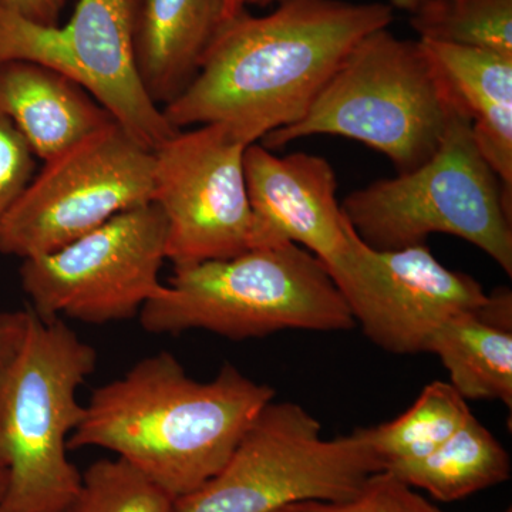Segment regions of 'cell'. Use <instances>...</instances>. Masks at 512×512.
<instances>
[{"mask_svg": "<svg viewBox=\"0 0 512 512\" xmlns=\"http://www.w3.org/2000/svg\"><path fill=\"white\" fill-rule=\"evenodd\" d=\"M227 2V16L228 20L235 18L239 13L244 12L248 5L265 6L272 5L275 0H225Z\"/></svg>", "mask_w": 512, "mask_h": 512, "instance_id": "26", "label": "cell"}, {"mask_svg": "<svg viewBox=\"0 0 512 512\" xmlns=\"http://www.w3.org/2000/svg\"><path fill=\"white\" fill-rule=\"evenodd\" d=\"M175 500L124 458L99 460L82 474L67 512H173Z\"/></svg>", "mask_w": 512, "mask_h": 512, "instance_id": "21", "label": "cell"}, {"mask_svg": "<svg viewBox=\"0 0 512 512\" xmlns=\"http://www.w3.org/2000/svg\"><path fill=\"white\" fill-rule=\"evenodd\" d=\"M420 42L470 119L477 148L500 178L512 205V56L477 47Z\"/></svg>", "mask_w": 512, "mask_h": 512, "instance_id": "16", "label": "cell"}, {"mask_svg": "<svg viewBox=\"0 0 512 512\" xmlns=\"http://www.w3.org/2000/svg\"><path fill=\"white\" fill-rule=\"evenodd\" d=\"M357 237L377 251L448 234L476 245L512 275V205L458 114L439 150L407 173L353 191L340 204Z\"/></svg>", "mask_w": 512, "mask_h": 512, "instance_id": "6", "label": "cell"}, {"mask_svg": "<svg viewBox=\"0 0 512 512\" xmlns=\"http://www.w3.org/2000/svg\"><path fill=\"white\" fill-rule=\"evenodd\" d=\"M0 113L43 163L116 121L80 84L30 62L0 64Z\"/></svg>", "mask_w": 512, "mask_h": 512, "instance_id": "15", "label": "cell"}, {"mask_svg": "<svg viewBox=\"0 0 512 512\" xmlns=\"http://www.w3.org/2000/svg\"><path fill=\"white\" fill-rule=\"evenodd\" d=\"M335 284L356 325L393 355L426 353L444 322L477 311L488 296L476 279L441 264L427 244L377 251L359 237L349 268Z\"/></svg>", "mask_w": 512, "mask_h": 512, "instance_id": "12", "label": "cell"}, {"mask_svg": "<svg viewBox=\"0 0 512 512\" xmlns=\"http://www.w3.org/2000/svg\"><path fill=\"white\" fill-rule=\"evenodd\" d=\"M96 367V349L63 319L32 311L22 349L0 369V468L9 473L0 512H67L82 484L67 458L84 416L77 390Z\"/></svg>", "mask_w": 512, "mask_h": 512, "instance_id": "5", "label": "cell"}, {"mask_svg": "<svg viewBox=\"0 0 512 512\" xmlns=\"http://www.w3.org/2000/svg\"><path fill=\"white\" fill-rule=\"evenodd\" d=\"M414 491L386 471L370 478L356 497L343 501L308 500L275 512H413Z\"/></svg>", "mask_w": 512, "mask_h": 512, "instance_id": "22", "label": "cell"}, {"mask_svg": "<svg viewBox=\"0 0 512 512\" xmlns=\"http://www.w3.org/2000/svg\"><path fill=\"white\" fill-rule=\"evenodd\" d=\"M35 173V154L12 121L0 113V224Z\"/></svg>", "mask_w": 512, "mask_h": 512, "instance_id": "23", "label": "cell"}, {"mask_svg": "<svg viewBox=\"0 0 512 512\" xmlns=\"http://www.w3.org/2000/svg\"><path fill=\"white\" fill-rule=\"evenodd\" d=\"M138 0H77L69 22L45 26L0 6V64L30 62L80 84L124 130L157 150L178 130L138 76L134 22Z\"/></svg>", "mask_w": 512, "mask_h": 512, "instance_id": "11", "label": "cell"}, {"mask_svg": "<svg viewBox=\"0 0 512 512\" xmlns=\"http://www.w3.org/2000/svg\"><path fill=\"white\" fill-rule=\"evenodd\" d=\"M426 2V0H389L387 5L392 9L404 10V12L412 13L414 10L419 8L421 3Z\"/></svg>", "mask_w": 512, "mask_h": 512, "instance_id": "27", "label": "cell"}, {"mask_svg": "<svg viewBox=\"0 0 512 512\" xmlns=\"http://www.w3.org/2000/svg\"><path fill=\"white\" fill-rule=\"evenodd\" d=\"M413 512H443L440 511L439 508L431 505L429 501L424 500L421 495L414 493L413 498Z\"/></svg>", "mask_w": 512, "mask_h": 512, "instance_id": "28", "label": "cell"}, {"mask_svg": "<svg viewBox=\"0 0 512 512\" xmlns=\"http://www.w3.org/2000/svg\"><path fill=\"white\" fill-rule=\"evenodd\" d=\"M410 15L420 40L512 56V0H426Z\"/></svg>", "mask_w": 512, "mask_h": 512, "instance_id": "20", "label": "cell"}, {"mask_svg": "<svg viewBox=\"0 0 512 512\" xmlns=\"http://www.w3.org/2000/svg\"><path fill=\"white\" fill-rule=\"evenodd\" d=\"M367 429L325 440L301 404L269 402L217 476L173 512H275L301 501L356 497L382 473Z\"/></svg>", "mask_w": 512, "mask_h": 512, "instance_id": "7", "label": "cell"}, {"mask_svg": "<svg viewBox=\"0 0 512 512\" xmlns=\"http://www.w3.org/2000/svg\"><path fill=\"white\" fill-rule=\"evenodd\" d=\"M458 114L463 110L423 43L380 29L353 47L302 120L269 134L262 146L352 138L407 173L436 154Z\"/></svg>", "mask_w": 512, "mask_h": 512, "instance_id": "4", "label": "cell"}, {"mask_svg": "<svg viewBox=\"0 0 512 512\" xmlns=\"http://www.w3.org/2000/svg\"><path fill=\"white\" fill-rule=\"evenodd\" d=\"M69 0H0V6L37 25L56 26Z\"/></svg>", "mask_w": 512, "mask_h": 512, "instance_id": "25", "label": "cell"}, {"mask_svg": "<svg viewBox=\"0 0 512 512\" xmlns=\"http://www.w3.org/2000/svg\"><path fill=\"white\" fill-rule=\"evenodd\" d=\"M436 355L464 399L497 400L512 407V329L494 325L477 311L458 313L431 336Z\"/></svg>", "mask_w": 512, "mask_h": 512, "instance_id": "17", "label": "cell"}, {"mask_svg": "<svg viewBox=\"0 0 512 512\" xmlns=\"http://www.w3.org/2000/svg\"><path fill=\"white\" fill-rule=\"evenodd\" d=\"M274 397L229 363L201 383L160 352L93 390L67 447L113 451L178 500L220 473Z\"/></svg>", "mask_w": 512, "mask_h": 512, "instance_id": "2", "label": "cell"}, {"mask_svg": "<svg viewBox=\"0 0 512 512\" xmlns=\"http://www.w3.org/2000/svg\"><path fill=\"white\" fill-rule=\"evenodd\" d=\"M244 167L262 247L291 241L315 255L335 281L352 261L357 234L336 197L332 165L313 154L275 156L254 143Z\"/></svg>", "mask_w": 512, "mask_h": 512, "instance_id": "13", "label": "cell"}, {"mask_svg": "<svg viewBox=\"0 0 512 512\" xmlns=\"http://www.w3.org/2000/svg\"><path fill=\"white\" fill-rule=\"evenodd\" d=\"M384 471L451 503L510 480L511 461L503 444L473 416L429 456Z\"/></svg>", "mask_w": 512, "mask_h": 512, "instance_id": "18", "label": "cell"}, {"mask_svg": "<svg viewBox=\"0 0 512 512\" xmlns=\"http://www.w3.org/2000/svg\"><path fill=\"white\" fill-rule=\"evenodd\" d=\"M248 144L224 124L178 130L154 150L153 202L167 221V261H221L262 247L249 201Z\"/></svg>", "mask_w": 512, "mask_h": 512, "instance_id": "10", "label": "cell"}, {"mask_svg": "<svg viewBox=\"0 0 512 512\" xmlns=\"http://www.w3.org/2000/svg\"><path fill=\"white\" fill-rule=\"evenodd\" d=\"M473 416L467 400L450 383L433 382L406 412L369 427L367 436L384 471L429 456Z\"/></svg>", "mask_w": 512, "mask_h": 512, "instance_id": "19", "label": "cell"}, {"mask_svg": "<svg viewBox=\"0 0 512 512\" xmlns=\"http://www.w3.org/2000/svg\"><path fill=\"white\" fill-rule=\"evenodd\" d=\"M154 153L117 121L45 161L0 224V254H50L153 202Z\"/></svg>", "mask_w": 512, "mask_h": 512, "instance_id": "8", "label": "cell"}, {"mask_svg": "<svg viewBox=\"0 0 512 512\" xmlns=\"http://www.w3.org/2000/svg\"><path fill=\"white\" fill-rule=\"evenodd\" d=\"M227 20L225 0H138V76L158 107L164 109L190 86Z\"/></svg>", "mask_w": 512, "mask_h": 512, "instance_id": "14", "label": "cell"}, {"mask_svg": "<svg viewBox=\"0 0 512 512\" xmlns=\"http://www.w3.org/2000/svg\"><path fill=\"white\" fill-rule=\"evenodd\" d=\"M265 16L227 20L197 76L164 107L175 130L224 124L251 146L305 117L353 47L387 29V3L275 0Z\"/></svg>", "mask_w": 512, "mask_h": 512, "instance_id": "1", "label": "cell"}, {"mask_svg": "<svg viewBox=\"0 0 512 512\" xmlns=\"http://www.w3.org/2000/svg\"><path fill=\"white\" fill-rule=\"evenodd\" d=\"M9 485V473L5 468H0V505L3 503V498H5L6 491H8Z\"/></svg>", "mask_w": 512, "mask_h": 512, "instance_id": "29", "label": "cell"}, {"mask_svg": "<svg viewBox=\"0 0 512 512\" xmlns=\"http://www.w3.org/2000/svg\"><path fill=\"white\" fill-rule=\"evenodd\" d=\"M167 221L154 202L121 212L50 254L23 259L20 282L37 318L90 325L130 320L163 295Z\"/></svg>", "mask_w": 512, "mask_h": 512, "instance_id": "9", "label": "cell"}, {"mask_svg": "<svg viewBox=\"0 0 512 512\" xmlns=\"http://www.w3.org/2000/svg\"><path fill=\"white\" fill-rule=\"evenodd\" d=\"M153 335L201 329L224 338H264L282 330L343 332L356 326L326 266L291 241L177 266L163 295L141 309Z\"/></svg>", "mask_w": 512, "mask_h": 512, "instance_id": "3", "label": "cell"}, {"mask_svg": "<svg viewBox=\"0 0 512 512\" xmlns=\"http://www.w3.org/2000/svg\"><path fill=\"white\" fill-rule=\"evenodd\" d=\"M32 311L0 313V369L8 365L18 355L28 336Z\"/></svg>", "mask_w": 512, "mask_h": 512, "instance_id": "24", "label": "cell"}, {"mask_svg": "<svg viewBox=\"0 0 512 512\" xmlns=\"http://www.w3.org/2000/svg\"><path fill=\"white\" fill-rule=\"evenodd\" d=\"M505 512H512V511H511V508H508V510H507V511H505Z\"/></svg>", "mask_w": 512, "mask_h": 512, "instance_id": "30", "label": "cell"}]
</instances>
